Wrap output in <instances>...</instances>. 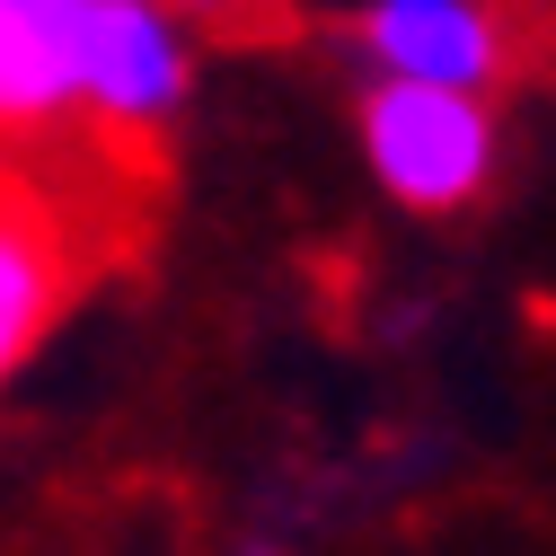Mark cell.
<instances>
[{"label": "cell", "mask_w": 556, "mask_h": 556, "mask_svg": "<svg viewBox=\"0 0 556 556\" xmlns=\"http://www.w3.org/2000/svg\"><path fill=\"white\" fill-rule=\"evenodd\" d=\"M194 89L168 0H0V142H151Z\"/></svg>", "instance_id": "1"}, {"label": "cell", "mask_w": 556, "mask_h": 556, "mask_svg": "<svg viewBox=\"0 0 556 556\" xmlns=\"http://www.w3.org/2000/svg\"><path fill=\"white\" fill-rule=\"evenodd\" d=\"M80 274H89V230L72 194L36 177L27 160H0V389L36 363V344L80 292Z\"/></svg>", "instance_id": "3"}, {"label": "cell", "mask_w": 556, "mask_h": 556, "mask_svg": "<svg viewBox=\"0 0 556 556\" xmlns=\"http://www.w3.org/2000/svg\"><path fill=\"white\" fill-rule=\"evenodd\" d=\"M256 556H265V547H256Z\"/></svg>", "instance_id": "5"}, {"label": "cell", "mask_w": 556, "mask_h": 556, "mask_svg": "<svg viewBox=\"0 0 556 556\" xmlns=\"http://www.w3.org/2000/svg\"><path fill=\"white\" fill-rule=\"evenodd\" d=\"M354 36L371 53V80L495 98V80L513 72V10L504 0H363Z\"/></svg>", "instance_id": "4"}, {"label": "cell", "mask_w": 556, "mask_h": 556, "mask_svg": "<svg viewBox=\"0 0 556 556\" xmlns=\"http://www.w3.org/2000/svg\"><path fill=\"white\" fill-rule=\"evenodd\" d=\"M495 98L468 89H415V80H371L363 98V160L389 203L406 213H459L495 186Z\"/></svg>", "instance_id": "2"}]
</instances>
